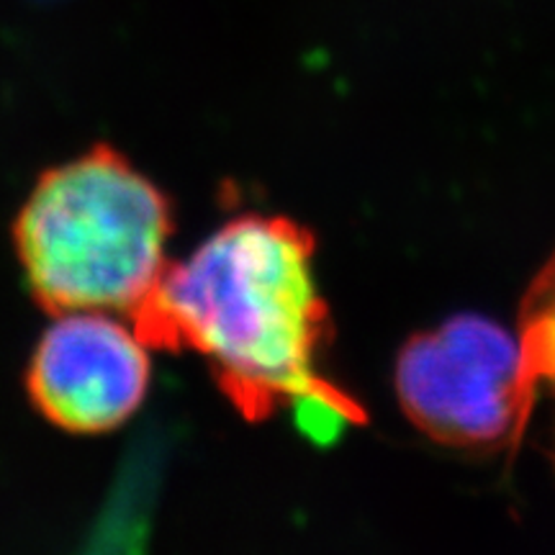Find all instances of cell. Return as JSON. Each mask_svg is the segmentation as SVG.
I'll return each mask as SVG.
<instances>
[{
    "mask_svg": "<svg viewBox=\"0 0 555 555\" xmlns=\"http://www.w3.org/2000/svg\"><path fill=\"white\" fill-rule=\"evenodd\" d=\"M172 206L106 144L41 172L13 242L41 309L131 317L168 270Z\"/></svg>",
    "mask_w": 555,
    "mask_h": 555,
    "instance_id": "7a4b0ae2",
    "label": "cell"
},
{
    "mask_svg": "<svg viewBox=\"0 0 555 555\" xmlns=\"http://www.w3.org/2000/svg\"><path fill=\"white\" fill-rule=\"evenodd\" d=\"M314 253L311 232L294 219L245 214L170 262L129 319L152 350L204 358L249 422L291 409L301 433L332 442L365 414L319 371L332 327Z\"/></svg>",
    "mask_w": 555,
    "mask_h": 555,
    "instance_id": "6da1fadb",
    "label": "cell"
},
{
    "mask_svg": "<svg viewBox=\"0 0 555 555\" xmlns=\"http://www.w3.org/2000/svg\"><path fill=\"white\" fill-rule=\"evenodd\" d=\"M152 347L111 311H65L34 347L26 393L54 427L101 435L121 427L147 397Z\"/></svg>",
    "mask_w": 555,
    "mask_h": 555,
    "instance_id": "277c9868",
    "label": "cell"
},
{
    "mask_svg": "<svg viewBox=\"0 0 555 555\" xmlns=\"http://www.w3.org/2000/svg\"><path fill=\"white\" fill-rule=\"evenodd\" d=\"M517 337L532 391L538 393L543 384L555 388V253L527 288Z\"/></svg>",
    "mask_w": 555,
    "mask_h": 555,
    "instance_id": "5b68a950",
    "label": "cell"
},
{
    "mask_svg": "<svg viewBox=\"0 0 555 555\" xmlns=\"http://www.w3.org/2000/svg\"><path fill=\"white\" fill-rule=\"evenodd\" d=\"M393 386L406 420L455 450L512 446L535 404L519 337L478 314L450 317L409 337Z\"/></svg>",
    "mask_w": 555,
    "mask_h": 555,
    "instance_id": "3957f363",
    "label": "cell"
}]
</instances>
